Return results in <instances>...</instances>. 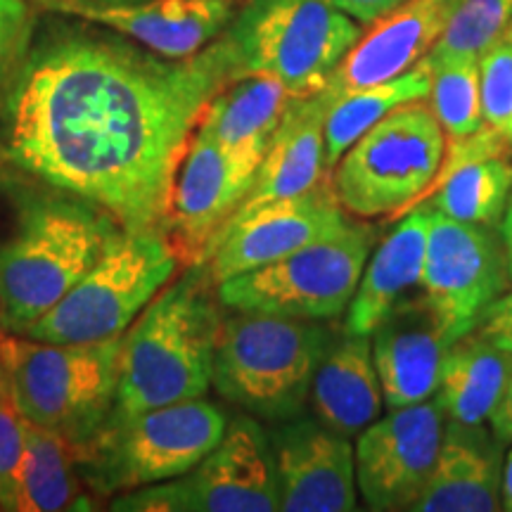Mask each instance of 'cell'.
<instances>
[{
  "mask_svg": "<svg viewBox=\"0 0 512 512\" xmlns=\"http://www.w3.org/2000/svg\"><path fill=\"white\" fill-rule=\"evenodd\" d=\"M121 337L50 344L27 335L0 337L5 389L24 420L81 448L112 415Z\"/></svg>",
  "mask_w": 512,
  "mask_h": 512,
  "instance_id": "cell-4",
  "label": "cell"
},
{
  "mask_svg": "<svg viewBox=\"0 0 512 512\" xmlns=\"http://www.w3.org/2000/svg\"><path fill=\"white\" fill-rule=\"evenodd\" d=\"M448 145L451 150L427 200L451 219L501 226L512 195L510 140L484 126L472 138Z\"/></svg>",
  "mask_w": 512,
  "mask_h": 512,
  "instance_id": "cell-20",
  "label": "cell"
},
{
  "mask_svg": "<svg viewBox=\"0 0 512 512\" xmlns=\"http://www.w3.org/2000/svg\"><path fill=\"white\" fill-rule=\"evenodd\" d=\"M432 88V64L420 60L406 74L375 86L354 88L344 93H328L325 110V166L328 171L342 159L344 152L356 143L368 128H373L382 117L406 102L427 100Z\"/></svg>",
  "mask_w": 512,
  "mask_h": 512,
  "instance_id": "cell-27",
  "label": "cell"
},
{
  "mask_svg": "<svg viewBox=\"0 0 512 512\" xmlns=\"http://www.w3.org/2000/svg\"><path fill=\"white\" fill-rule=\"evenodd\" d=\"M36 8L34 0H0V119L34 46Z\"/></svg>",
  "mask_w": 512,
  "mask_h": 512,
  "instance_id": "cell-31",
  "label": "cell"
},
{
  "mask_svg": "<svg viewBox=\"0 0 512 512\" xmlns=\"http://www.w3.org/2000/svg\"><path fill=\"white\" fill-rule=\"evenodd\" d=\"M444 427V408L427 399L392 408L358 434L356 486L370 510L413 508L437 463Z\"/></svg>",
  "mask_w": 512,
  "mask_h": 512,
  "instance_id": "cell-13",
  "label": "cell"
},
{
  "mask_svg": "<svg viewBox=\"0 0 512 512\" xmlns=\"http://www.w3.org/2000/svg\"><path fill=\"white\" fill-rule=\"evenodd\" d=\"M484 339L512 354V290L508 287L494 304L486 309L475 328Z\"/></svg>",
  "mask_w": 512,
  "mask_h": 512,
  "instance_id": "cell-34",
  "label": "cell"
},
{
  "mask_svg": "<svg viewBox=\"0 0 512 512\" xmlns=\"http://www.w3.org/2000/svg\"><path fill=\"white\" fill-rule=\"evenodd\" d=\"M484 126L503 133L512 124V46L498 38L479 55Z\"/></svg>",
  "mask_w": 512,
  "mask_h": 512,
  "instance_id": "cell-32",
  "label": "cell"
},
{
  "mask_svg": "<svg viewBox=\"0 0 512 512\" xmlns=\"http://www.w3.org/2000/svg\"><path fill=\"white\" fill-rule=\"evenodd\" d=\"M81 486L74 448L57 434L27 422L17 512L91 510Z\"/></svg>",
  "mask_w": 512,
  "mask_h": 512,
  "instance_id": "cell-28",
  "label": "cell"
},
{
  "mask_svg": "<svg viewBox=\"0 0 512 512\" xmlns=\"http://www.w3.org/2000/svg\"><path fill=\"white\" fill-rule=\"evenodd\" d=\"M489 427L494 432V437L503 444H512V363L508 375H505L503 389L498 394V399L494 403L489 413Z\"/></svg>",
  "mask_w": 512,
  "mask_h": 512,
  "instance_id": "cell-36",
  "label": "cell"
},
{
  "mask_svg": "<svg viewBox=\"0 0 512 512\" xmlns=\"http://www.w3.org/2000/svg\"><path fill=\"white\" fill-rule=\"evenodd\" d=\"M102 3H117V5H126V3H145V0H102Z\"/></svg>",
  "mask_w": 512,
  "mask_h": 512,
  "instance_id": "cell-41",
  "label": "cell"
},
{
  "mask_svg": "<svg viewBox=\"0 0 512 512\" xmlns=\"http://www.w3.org/2000/svg\"><path fill=\"white\" fill-rule=\"evenodd\" d=\"M292 100L294 95L271 76H240L211 98L197 131L256 171Z\"/></svg>",
  "mask_w": 512,
  "mask_h": 512,
  "instance_id": "cell-24",
  "label": "cell"
},
{
  "mask_svg": "<svg viewBox=\"0 0 512 512\" xmlns=\"http://www.w3.org/2000/svg\"><path fill=\"white\" fill-rule=\"evenodd\" d=\"M510 363V351L491 344L477 330L458 337L446 349L439 370L437 401L446 420L484 425L501 394Z\"/></svg>",
  "mask_w": 512,
  "mask_h": 512,
  "instance_id": "cell-26",
  "label": "cell"
},
{
  "mask_svg": "<svg viewBox=\"0 0 512 512\" xmlns=\"http://www.w3.org/2000/svg\"><path fill=\"white\" fill-rule=\"evenodd\" d=\"M501 240H503V249H505V261H508V273L512 280V195H510L508 209H505V216L501 221Z\"/></svg>",
  "mask_w": 512,
  "mask_h": 512,
  "instance_id": "cell-37",
  "label": "cell"
},
{
  "mask_svg": "<svg viewBox=\"0 0 512 512\" xmlns=\"http://www.w3.org/2000/svg\"><path fill=\"white\" fill-rule=\"evenodd\" d=\"M41 10L76 17L117 31L152 53L192 57L216 41L233 22L230 0H145V3H102V0H34Z\"/></svg>",
  "mask_w": 512,
  "mask_h": 512,
  "instance_id": "cell-17",
  "label": "cell"
},
{
  "mask_svg": "<svg viewBox=\"0 0 512 512\" xmlns=\"http://www.w3.org/2000/svg\"><path fill=\"white\" fill-rule=\"evenodd\" d=\"M503 460L482 425L446 420L437 463L411 510L491 512L501 508Z\"/></svg>",
  "mask_w": 512,
  "mask_h": 512,
  "instance_id": "cell-22",
  "label": "cell"
},
{
  "mask_svg": "<svg viewBox=\"0 0 512 512\" xmlns=\"http://www.w3.org/2000/svg\"><path fill=\"white\" fill-rule=\"evenodd\" d=\"M361 34V24L328 0H254L223 38L235 79L264 74L294 98H311L328 86Z\"/></svg>",
  "mask_w": 512,
  "mask_h": 512,
  "instance_id": "cell-9",
  "label": "cell"
},
{
  "mask_svg": "<svg viewBox=\"0 0 512 512\" xmlns=\"http://www.w3.org/2000/svg\"><path fill=\"white\" fill-rule=\"evenodd\" d=\"M110 31V29H107ZM48 27L0 119V164L83 197L121 228H166L207 105L235 79L223 34L192 57L131 38Z\"/></svg>",
  "mask_w": 512,
  "mask_h": 512,
  "instance_id": "cell-1",
  "label": "cell"
},
{
  "mask_svg": "<svg viewBox=\"0 0 512 512\" xmlns=\"http://www.w3.org/2000/svg\"><path fill=\"white\" fill-rule=\"evenodd\" d=\"M501 508L512 512V448L503 460V482H501Z\"/></svg>",
  "mask_w": 512,
  "mask_h": 512,
  "instance_id": "cell-38",
  "label": "cell"
},
{
  "mask_svg": "<svg viewBox=\"0 0 512 512\" xmlns=\"http://www.w3.org/2000/svg\"><path fill=\"white\" fill-rule=\"evenodd\" d=\"M510 145H512V140H510Z\"/></svg>",
  "mask_w": 512,
  "mask_h": 512,
  "instance_id": "cell-44",
  "label": "cell"
},
{
  "mask_svg": "<svg viewBox=\"0 0 512 512\" xmlns=\"http://www.w3.org/2000/svg\"><path fill=\"white\" fill-rule=\"evenodd\" d=\"M510 19L512 0H458L427 57H479L503 36Z\"/></svg>",
  "mask_w": 512,
  "mask_h": 512,
  "instance_id": "cell-30",
  "label": "cell"
},
{
  "mask_svg": "<svg viewBox=\"0 0 512 512\" xmlns=\"http://www.w3.org/2000/svg\"><path fill=\"white\" fill-rule=\"evenodd\" d=\"M119 223L83 197L0 164V304L22 335L83 278Z\"/></svg>",
  "mask_w": 512,
  "mask_h": 512,
  "instance_id": "cell-2",
  "label": "cell"
},
{
  "mask_svg": "<svg viewBox=\"0 0 512 512\" xmlns=\"http://www.w3.org/2000/svg\"><path fill=\"white\" fill-rule=\"evenodd\" d=\"M347 216L328 178L304 195L266 202L247 214L233 216L209 247L202 266L214 285H219L233 275L273 264L297 249L330 238L349 226Z\"/></svg>",
  "mask_w": 512,
  "mask_h": 512,
  "instance_id": "cell-14",
  "label": "cell"
},
{
  "mask_svg": "<svg viewBox=\"0 0 512 512\" xmlns=\"http://www.w3.org/2000/svg\"><path fill=\"white\" fill-rule=\"evenodd\" d=\"M252 178L254 169L230 157L207 133L195 131L178 169L164 228L181 259L204 264L209 247L245 200Z\"/></svg>",
  "mask_w": 512,
  "mask_h": 512,
  "instance_id": "cell-16",
  "label": "cell"
},
{
  "mask_svg": "<svg viewBox=\"0 0 512 512\" xmlns=\"http://www.w3.org/2000/svg\"><path fill=\"white\" fill-rule=\"evenodd\" d=\"M432 211V202L406 211L399 226L377 245L375 252H370L347 309V335H370L401 299H406L415 287L420 290Z\"/></svg>",
  "mask_w": 512,
  "mask_h": 512,
  "instance_id": "cell-23",
  "label": "cell"
},
{
  "mask_svg": "<svg viewBox=\"0 0 512 512\" xmlns=\"http://www.w3.org/2000/svg\"><path fill=\"white\" fill-rule=\"evenodd\" d=\"M24 444H27V420L17 411L5 389L0 394V510L17 512Z\"/></svg>",
  "mask_w": 512,
  "mask_h": 512,
  "instance_id": "cell-33",
  "label": "cell"
},
{
  "mask_svg": "<svg viewBox=\"0 0 512 512\" xmlns=\"http://www.w3.org/2000/svg\"><path fill=\"white\" fill-rule=\"evenodd\" d=\"M510 287L503 240L482 223L432 211L420 294L439 318L448 342L467 335Z\"/></svg>",
  "mask_w": 512,
  "mask_h": 512,
  "instance_id": "cell-12",
  "label": "cell"
},
{
  "mask_svg": "<svg viewBox=\"0 0 512 512\" xmlns=\"http://www.w3.org/2000/svg\"><path fill=\"white\" fill-rule=\"evenodd\" d=\"M283 512H349L358 508L356 456L349 437L316 415H294L268 434Z\"/></svg>",
  "mask_w": 512,
  "mask_h": 512,
  "instance_id": "cell-15",
  "label": "cell"
},
{
  "mask_svg": "<svg viewBox=\"0 0 512 512\" xmlns=\"http://www.w3.org/2000/svg\"><path fill=\"white\" fill-rule=\"evenodd\" d=\"M313 415L344 437H358L382 415L384 396L370 335H347L328 347L311 384Z\"/></svg>",
  "mask_w": 512,
  "mask_h": 512,
  "instance_id": "cell-25",
  "label": "cell"
},
{
  "mask_svg": "<svg viewBox=\"0 0 512 512\" xmlns=\"http://www.w3.org/2000/svg\"><path fill=\"white\" fill-rule=\"evenodd\" d=\"M505 138H508V140H512V124L508 126V131H505Z\"/></svg>",
  "mask_w": 512,
  "mask_h": 512,
  "instance_id": "cell-43",
  "label": "cell"
},
{
  "mask_svg": "<svg viewBox=\"0 0 512 512\" xmlns=\"http://www.w3.org/2000/svg\"><path fill=\"white\" fill-rule=\"evenodd\" d=\"M373 240V228L363 221H349L347 228L330 238L223 280L216 285V294L230 311L332 320L347 313L373 252Z\"/></svg>",
  "mask_w": 512,
  "mask_h": 512,
  "instance_id": "cell-10",
  "label": "cell"
},
{
  "mask_svg": "<svg viewBox=\"0 0 512 512\" xmlns=\"http://www.w3.org/2000/svg\"><path fill=\"white\" fill-rule=\"evenodd\" d=\"M330 5H335L337 10H342L344 15L356 19L358 24H373L377 19L389 15V12L399 8L406 0H328Z\"/></svg>",
  "mask_w": 512,
  "mask_h": 512,
  "instance_id": "cell-35",
  "label": "cell"
},
{
  "mask_svg": "<svg viewBox=\"0 0 512 512\" xmlns=\"http://www.w3.org/2000/svg\"><path fill=\"white\" fill-rule=\"evenodd\" d=\"M5 392V375H3V363H0V394Z\"/></svg>",
  "mask_w": 512,
  "mask_h": 512,
  "instance_id": "cell-42",
  "label": "cell"
},
{
  "mask_svg": "<svg viewBox=\"0 0 512 512\" xmlns=\"http://www.w3.org/2000/svg\"><path fill=\"white\" fill-rule=\"evenodd\" d=\"M432 64L430 107L444 128L446 143L472 138L484 128L479 57H427Z\"/></svg>",
  "mask_w": 512,
  "mask_h": 512,
  "instance_id": "cell-29",
  "label": "cell"
},
{
  "mask_svg": "<svg viewBox=\"0 0 512 512\" xmlns=\"http://www.w3.org/2000/svg\"><path fill=\"white\" fill-rule=\"evenodd\" d=\"M501 41H505V43H510V46H512V19H510V22H508V27H505V31H503Z\"/></svg>",
  "mask_w": 512,
  "mask_h": 512,
  "instance_id": "cell-40",
  "label": "cell"
},
{
  "mask_svg": "<svg viewBox=\"0 0 512 512\" xmlns=\"http://www.w3.org/2000/svg\"><path fill=\"white\" fill-rule=\"evenodd\" d=\"M119 512H275L280 510L271 439L249 415L226 425L219 444L185 475L112 496Z\"/></svg>",
  "mask_w": 512,
  "mask_h": 512,
  "instance_id": "cell-11",
  "label": "cell"
},
{
  "mask_svg": "<svg viewBox=\"0 0 512 512\" xmlns=\"http://www.w3.org/2000/svg\"><path fill=\"white\" fill-rule=\"evenodd\" d=\"M325 110H328L325 91L311 98L292 100L283 124L266 147L264 159L256 166L245 200L233 216L247 214L266 202L304 195L328 181L323 131Z\"/></svg>",
  "mask_w": 512,
  "mask_h": 512,
  "instance_id": "cell-21",
  "label": "cell"
},
{
  "mask_svg": "<svg viewBox=\"0 0 512 512\" xmlns=\"http://www.w3.org/2000/svg\"><path fill=\"white\" fill-rule=\"evenodd\" d=\"M207 268L197 264L169 283L121 337L117 399L112 415L200 399L211 384L221 316Z\"/></svg>",
  "mask_w": 512,
  "mask_h": 512,
  "instance_id": "cell-3",
  "label": "cell"
},
{
  "mask_svg": "<svg viewBox=\"0 0 512 512\" xmlns=\"http://www.w3.org/2000/svg\"><path fill=\"white\" fill-rule=\"evenodd\" d=\"M226 415L214 403L190 399L150 411L110 415L93 439L74 451L83 486L117 496L190 472L219 444Z\"/></svg>",
  "mask_w": 512,
  "mask_h": 512,
  "instance_id": "cell-6",
  "label": "cell"
},
{
  "mask_svg": "<svg viewBox=\"0 0 512 512\" xmlns=\"http://www.w3.org/2000/svg\"><path fill=\"white\" fill-rule=\"evenodd\" d=\"M456 3L458 0H406L377 19L342 57L325 91H354L406 74L430 55Z\"/></svg>",
  "mask_w": 512,
  "mask_h": 512,
  "instance_id": "cell-19",
  "label": "cell"
},
{
  "mask_svg": "<svg viewBox=\"0 0 512 512\" xmlns=\"http://www.w3.org/2000/svg\"><path fill=\"white\" fill-rule=\"evenodd\" d=\"M330 347L318 320L235 311L221 318L211 384L256 418L283 422L302 413L313 375Z\"/></svg>",
  "mask_w": 512,
  "mask_h": 512,
  "instance_id": "cell-5",
  "label": "cell"
},
{
  "mask_svg": "<svg viewBox=\"0 0 512 512\" xmlns=\"http://www.w3.org/2000/svg\"><path fill=\"white\" fill-rule=\"evenodd\" d=\"M176 247L162 228H119L83 278L22 335L50 344L117 337L174 278Z\"/></svg>",
  "mask_w": 512,
  "mask_h": 512,
  "instance_id": "cell-7",
  "label": "cell"
},
{
  "mask_svg": "<svg viewBox=\"0 0 512 512\" xmlns=\"http://www.w3.org/2000/svg\"><path fill=\"white\" fill-rule=\"evenodd\" d=\"M10 323H8V316H5V311H3V304H0V337L3 335H10Z\"/></svg>",
  "mask_w": 512,
  "mask_h": 512,
  "instance_id": "cell-39",
  "label": "cell"
},
{
  "mask_svg": "<svg viewBox=\"0 0 512 512\" xmlns=\"http://www.w3.org/2000/svg\"><path fill=\"white\" fill-rule=\"evenodd\" d=\"M446 157V133L425 100L406 102L368 128L330 176L349 216L394 219L432 195Z\"/></svg>",
  "mask_w": 512,
  "mask_h": 512,
  "instance_id": "cell-8",
  "label": "cell"
},
{
  "mask_svg": "<svg viewBox=\"0 0 512 512\" xmlns=\"http://www.w3.org/2000/svg\"><path fill=\"white\" fill-rule=\"evenodd\" d=\"M451 347L422 294H408L370 332L384 406H413L437 394L439 370Z\"/></svg>",
  "mask_w": 512,
  "mask_h": 512,
  "instance_id": "cell-18",
  "label": "cell"
}]
</instances>
